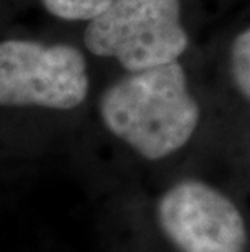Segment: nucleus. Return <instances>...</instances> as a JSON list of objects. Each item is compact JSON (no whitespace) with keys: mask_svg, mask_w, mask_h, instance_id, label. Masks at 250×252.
<instances>
[{"mask_svg":"<svg viewBox=\"0 0 250 252\" xmlns=\"http://www.w3.org/2000/svg\"><path fill=\"white\" fill-rule=\"evenodd\" d=\"M104 133L132 161L166 169L200 142L203 109L192 93L182 61L140 72H122L96 103Z\"/></svg>","mask_w":250,"mask_h":252,"instance_id":"1","label":"nucleus"},{"mask_svg":"<svg viewBox=\"0 0 250 252\" xmlns=\"http://www.w3.org/2000/svg\"><path fill=\"white\" fill-rule=\"evenodd\" d=\"M226 70L234 91L250 103V25L244 26L229 42Z\"/></svg>","mask_w":250,"mask_h":252,"instance_id":"5","label":"nucleus"},{"mask_svg":"<svg viewBox=\"0 0 250 252\" xmlns=\"http://www.w3.org/2000/svg\"><path fill=\"white\" fill-rule=\"evenodd\" d=\"M122 252H250V212L224 186L177 171L127 208Z\"/></svg>","mask_w":250,"mask_h":252,"instance_id":"2","label":"nucleus"},{"mask_svg":"<svg viewBox=\"0 0 250 252\" xmlns=\"http://www.w3.org/2000/svg\"><path fill=\"white\" fill-rule=\"evenodd\" d=\"M241 171H242L246 184L250 187V138L247 140L246 147L242 150V155H241Z\"/></svg>","mask_w":250,"mask_h":252,"instance_id":"7","label":"nucleus"},{"mask_svg":"<svg viewBox=\"0 0 250 252\" xmlns=\"http://www.w3.org/2000/svg\"><path fill=\"white\" fill-rule=\"evenodd\" d=\"M190 44L184 0H114L83 28V49L122 72L182 61Z\"/></svg>","mask_w":250,"mask_h":252,"instance_id":"4","label":"nucleus"},{"mask_svg":"<svg viewBox=\"0 0 250 252\" xmlns=\"http://www.w3.org/2000/svg\"><path fill=\"white\" fill-rule=\"evenodd\" d=\"M91 94L86 51L31 36L0 39V109L73 112Z\"/></svg>","mask_w":250,"mask_h":252,"instance_id":"3","label":"nucleus"},{"mask_svg":"<svg viewBox=\"0 0 250 252\" xmlns=\"http://www.w3.org/2000/svg\"><path fill=\"white\" fill-rule=\"evenodd\" d=\"M114 0H39L44 12L62 23L86 25L99 17Z\"/></svg>","mask_w":250,"mask_h":252,"instance_id":"6","label":"nucleus"}]
</instances>
